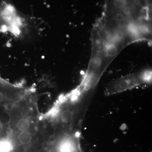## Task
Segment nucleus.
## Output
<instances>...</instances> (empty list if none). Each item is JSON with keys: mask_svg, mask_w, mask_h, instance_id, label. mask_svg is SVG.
<instances>
[{"mask_svg": "<svg viewBox=\"0 0 152 152\" xmlns=\"http://www.w3.org/2000/svg\"><path fill=\"white\" fill-rule=\"evenodd\" d=\"M92 50L83 81L95 88L123 49L138 41L152 42V0H104L102 16L91 32Z\"/></svg>", "mask_w": 152, "mask_h": 152, "instance_id": "obj_1", "label": "nucleus"}, {"mask_svg": "<svg viewBox=\"0 0 152 152\" xmlns=\"http://www.w3.org/2000/svg\"><path fill=\"white\" fill-rule=\"evenodd\" d=\"M25 20L13 6L0 0V33L20 36L25 28Z\"/></svg>", "mask_w": 152, "mask_h": 152, "instance_id": "obj_2", "label": "nucleus"}, {"mask_svg": "<svg viewBox=\"0 0 152 152\" xmlns=\"http://www.w3.org/2000/svg\"><path fill=\"white\" fill-rule=\"evenodd\" d=\"M152 71L144 69L118 78L110 82L105 90V94L110 96L134 88L142 85L151 83Z\"/></svg>", "mask_w": 152, "mask_h": 152, "instance_id": "obj_3", "label": "nucleus"}, {"mask_svg": "<svg viewBox=\"0 0 152 152\" xmlns=\"http://www.w3.org/2000/svg\"><path fill=\"white\" fill-rule=\"evenodd\" d=\"M32 139V134L28 131L21 132L18 136L19 142L22 145H27L30 144Z\"/></svg>", "mask_w": 152, "mask_h": 152, "instance_id": "obj_4", "label": "nucleus"}, {"mask_svg": "<svg viewBox=\"0 0 152 152\" xmlns=\"http://www.w3.org/2000/svg\"><path fill=\"white\" fill-rule=\"evenodd\" d=\"M17 127L20 132L28 131L30 127V122L27 119H21L18 121Z\"/></svg>", "mask_w": 152, "mask_h": 152, "instance_id": "obj_5", "label": "nucleus"}, {"mask_svg": "<svg viewBox=\"0 0 152 152\" xmlns=\"http://www.w3.org/2000/svg\"><path fill=\"white\" fill-rule=\"evenodd\" d=\"M48 152H62V151L60 145L58 144L53 146L49 149Z\"/></svg>", "mask_w": 152, "mask_h": 152, "instance_id": "obj_6", "label": "nucleus"}]
</instances>
